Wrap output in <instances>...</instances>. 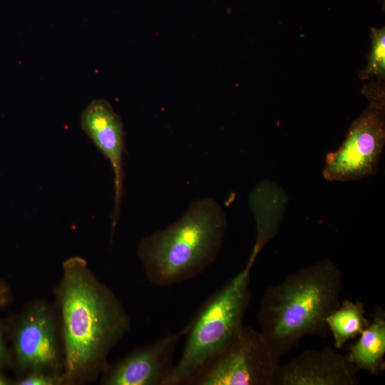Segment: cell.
<instances>
[{
  "instance_id": "obj_1",
  "label": "cell",
  "mask_w": 385,
  "mask_h": 385,
  "mask_svg": "<svg viewBox=\"0 0 385 385\" xmlns=\"http://www.w3.org/2000/svg\"><path fill=\"white\" fill-rule=\"evenodd\" d=\"M57 289L64 344V384L95 379L103 372L113 346L129 332L130 318L113 291L101 282L85 259L63 263Z\"/></svg>"
},
{
  "instance_id": "obj_2",
  "label": "cell",
  "mask_w": 385,
  "mask_h": 385,
  "mask_svg": "<svg viewBox=\"0 0 385 385\" xmlns=\"http://www.w3.org/2000/svg\"><path fill=\"white\" fill-rule=\"evenodd\" d=\"M342 290V272L329 259L301 268L266 289L257 322L278 361L304 337L327 336V318L339 306Z\"/></svg>"
},
{
  "instance_id": "obj_3",
  "label": "cell",
  "mask_w": 385,
  "mask_h": 385,
  "mask_svg": "<svg viewBox=\"0 0 385 385\" xmlns=\"http://www.w3.org/2000/svg\"><path fill=\"white\" fill-rule=\"evenodd\" d=\"M227 227L215 200L192 202L178 220L140 242L137 255L147 279L165 287L197 277L216 260Z\"/></svg>"
},
{
  "instance_id": "obj_4",
  "label": "cell",
  "mask_w": 385,
  "mask_h": 385,
  "mask_svg": "<svg viewBox=\"0 0 385 385\" xmlns=\"http://www.w3.org/2000/svg\"><path fill=\"white\" fill-rule=\"evenodd\" d=\"M250 270L245 266L208 297L182 329L185 345L167 385H190L244 324L251 299Z\"/></svg>"
},
{
  "instance_id": "obj_5",
  "label": "cell",
  "mask_w": 385,
  "mask_h": 385,
  "mask_svg": "<svg viewBox=\"0 0 385 385\" xmlns=\"http://www.w3.org/2000/svg\"><path fill=\"white\" fill-rule=\"evenodd\" d=\"M384 144V98H371L369 106L351 125L342 145L327 155L324 178L331 182H349L374 175Z\"/></svg>"
},
{
  "instance_id": "obj_6",
  "label": "cell",
  "mask_w": 385,
  "mask_h": 385,
  "mask_svg": "<svg viewBox=\"0 0 385 385\" xmlns=\"http://www.w3.org/2000/svg\"><path fill=\"white\" fill-rule=\"evenodd\" d=\"M278 364L260 331L243 324L190 385H272Z\"/></svg>"
},
{
  "instance_id": "obj_7",
  "label": "cell",
  "mask_w": 385,
  "mask_h": 385,
  "mask_svg": "<svg viewBox=\"0 0 385 385\" xmlns=\"http://www.w3.org/2000/svg\"><path fill=\"white\" fill-rule=\"evenodd\" d=\"M56 331L55 315L47 304L37 302L24 309L12 329L13 349L20 369L62 374Z\"/></svg>"
},
{
  "instance_id": "obj_8",
  "label": "cell",
  "mask_w": 385,
  "mask_h": 385,
  "mask_svg": "<svg viewBox=\"0 0 385 385\" xmlns=\"http://www.w3.org/2000/svg\"><path fill=\"white\" fill-rule=\"evenodd\" d=\"M178 332H168L153 343L140 346L103 371L106 385H167L175 364Z\"/></svg>"
},
{
  "instance_id": "obj_9",
  "label": "cell",
  "mask_w": 385,
  "mask_h": 385,
  "mask_svg": "<svg viewBox=\"0 0 385 385\" xmlns=\"http://www.w3.org/2000/svg\"><path fill=\"white\" fill-rule=\"evenodd\" d=\"M80 125L83 133L108 160L113 170L114 205L111 221L113 232L123 197V155L125 150L123 123L110 103L98 98L92 100L83 110Z\"/></svg>"
},
{
  "instance_id": "obj_10",
  "label": "cell",
  "mask_w": 385,
  "mask_h": 385,
  "mask_svg": "<svg viewBox=\"0 0 385 385\" xmlns=\"http://www.w3.org/2000/svg\"><path fill=\"white\" fill-rule=\"evenodd\" d=\"M359 371L346 355L326 346L307 349L285 364H278L272 385H356Z\"/></svg>"
},
{
  "instance_id": "obj_11",
  "label": "cell",
  "mask_w": 385,
  "mask_h": 385,
  "mask_svg": "<svg viewBox=\"0 0 385 385\" xmlns=\"http://www.w3.org/2000/svg\"><path fill=\"white\" fill-rule=\"evenodd\" d=\"M250 200L257 228L255 242L246 265L252 268L259 252L277 235L287 197L281 188L268 180L254 188Z\"/></svg>"
},
{
  "instance_id": "obj_12",
  "label": "cell",
  "mask_w": 385,
  "mask_h": 385,
  "mask_svg": "<svg viewBox=\"0 0 385 385\" xmlns=\"http://www.w3.org/2000/svg\"><path fill=\"white\" fill-rule=\"evenodd\" d=\"M359 336L347 358L359 371L379 374L385 369V312L382 307L376 309L372 321Z\"/></svg>"
},
{
  "instance_id": "obj_13",
  "label": "cell",
  "mask_w": 385,
  "mask_h": 385,
  "mask_svg": "<svg viewBox=\"0 0 385 385\" xmlns=\"http://www.w3.org/2000/svg\"><path fill=\"white\" fill-rule=\"evenodd\" d=\"M369 323L364 304L359 300H344L327 318L336 349L342 348L347 341L359 336Z\"/></svg>"
},
{
  "instance_id": "obj_14",
  "label": "cell",
  "mask_w": 385,
  "mask_h": 385,
  "mask_svg": "<svg viewBox=\"0 0 385 385\" xmlns=\"http://www.w3.org/2000/svg\"><path fill=\"white\" fill-rule=\"evenodd\" d=\"M371 50L367 66L363 71L364 78L370 76L384 78L385 74V29L372 28Z\"/></svg>"
},
{
  "instance_id": "obj_15",
  "label": "cell",
  "mask_w": 385,
  "mask_h": 385,
  "mask_svg": "<svg viewBox=\"0 0 385 385\" xmlns=\"http://www.w3.org/2000/svg\"><path fill=\"white\" fill-rule=\"evenodd\" d=\"M61 384H64L62 374L41 370L29 371L25 376L13 383L15 385H59Z\"/></svg>"
},
{
  "instance_id": "obj_16",
  "label": "cell",
  "mask_w": 385,
  "mask_h": 385,
  "mask_svg": "<svg viewBox=\"0 0 385 385\" xmlns=\"http://www.w3.org/2000/svg\"><path fill=\"white\" fill-rule=\"evenodd\" d=\"M11 357L5 341V327L0 321V369L9 365Z\"/></svg>"
},
{
  "instance_id": "obj_17",
  "label": "cell",
  "mask_w": 385,
  "mask_h": 385,
  "mask_svg": "<svg viewBox=\"0 0 385 385\" xmlns=\"http://www.w3.org/2000/svg\"><path fill=\"white\" fill-rule=\"evenodd\" d=\"M10 297V291L8 287L0 282V308L9 303Z\"/></svg>"
},
{
  "instance_id": "obj_18",
  "label": "cell",
  "mask_w": 385,
  "mask_h": 385,
  "mask_svg": "<svg viewBox=\"0 0 385 385\" xmlns=\"http://www.w3.org/2000/svg\"><path fill=\"white\" fill-rule=\"evenodd\" d=\"M14 381L8 378L0 369V385H10L13 384Z\"/></svg>"
}]
</instances>
